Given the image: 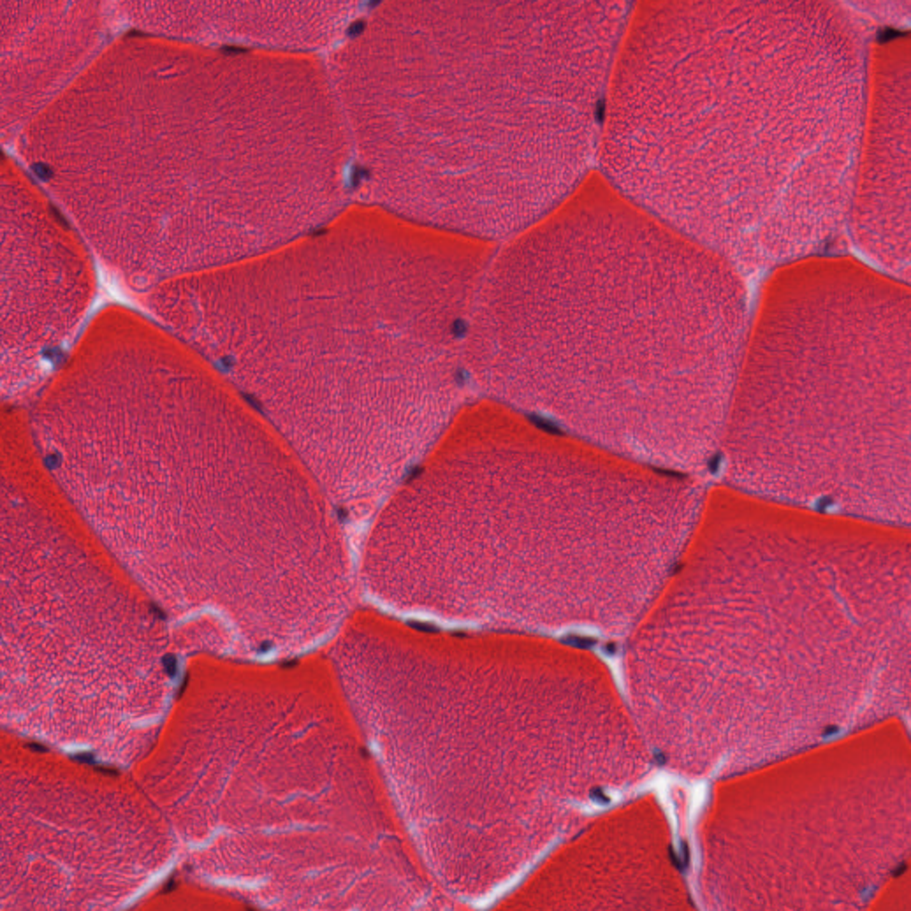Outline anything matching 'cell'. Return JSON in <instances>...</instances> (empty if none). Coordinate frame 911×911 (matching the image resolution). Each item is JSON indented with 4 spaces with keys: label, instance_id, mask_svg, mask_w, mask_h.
Masks as SVG:
<instances>
[{
    "label": "cell",
    "instance_id": "5b68a950",
    "mask_svg": "<svg viewBox=\"0 0 911 911\" xmlns=\"http://www.w3.org/2000/svg\"><path fill=\"white\" fill-rule=\"evenodd\" d=\"M837 83L811 33L686 44L635 94L606 178L673 225L754 205L799 168Z\"/></svg>",
    "mask_w": 911,
    "mask_h": 911
},
{
    "label": "cell",
    "instance_id": "8992f818",
    "mask_svg": "<svg viewBox=\"0 0 911 911\" xmlns=\"http://www.w3.org/2000/svg\"><path fill=\"white\" fill-rule=\"evenodd\" d=\"M208 377L166 369L69 377L48 385L28 412L57 483L157 601L182 584L215 523L230 514Z\"/></svg>",
    "mask_w": 911,
    "mask_h": 911
},
{
    "label": "cell",
    "instance_id": "30bf717a",
    "mask_svg": "<svg viewBox=\"0 0 911 911\" xmlns=\"http://www.w3.org/2000/svg\"><path fill=\"white\" fill-rule=\"evenodd\" d=\"M350 2H207L206 39L304 50L330 44L349 29Z\"/></svg>",
    "mask_w": 911,
    "mask_h": 911
},
{
    "label": "cell",
    "instance_id": "9c48e42d",
    "mask_svg": "<svg viewBox=\"0 0 911 911\" xmlns=\"http://www.w3.org/2000/svg\"><path fill=\"white\" fill-rule=\"evenodd\" d=\"M910 160L859 157L844 224L859 258L897 279L910 280Z\"/></svg>",
    "mask_w": 911,
    "mask_h": 911
},
{
    "label": "cell",
    "instance_id": "7a4b0ae2",
    "mask_svg": "<svg viewBox=\"0 0 911 911\" xmlns=\"http://www.w3.org/2000/svg\"><path fill=\"white\" fill-rule=\"evenodd\" d=\"M729 309L710 254L633 211L567 208L496 257L467 344L522 375L552 423L631 459L672 446L720 379Z\"/></svg>",
    "mask_w": 911,
    "mask_h": 911
},
{
    "label": "cell",
    "instance_id": "52a82bcc",
    "mask_svg": "<svg viewBox=\"0 0 911 911\" xmlns=\"http://www.w3.org/2000/svg\"><path fill=\"white\" fill-rule=\"evenodd\" d=\"M2 710L12 722L80 725L151 715L174 665L164 620L109 571L108 553L60 499L1 518Z\"/></svg>",
    "mask_w": 911,
    "mask_h": 911
},
{
    "label": "cell",
    "instance_id": "8fae6325",
    "mask_svg": "<svg viewBox=\"0 0 911 911\" xmlns=\"http://www.w3.org/2000/svg\"><path fill=\"white\" fill-rule=\"evenodd\" d=\"M860 12L873 14L877 21L890 25H908L910 1H865L853 2Z\"/></svg>",
    "mask_w": 911,
    "mask_h": 911
},
{
    "label": "cell",
    "instance_id": "277c9868",
    "mask_svg": "<svg viewBox=\"0 0 911 911\" xmlns=\"http://www.w3.org/2000/svg\"><path fill=\"white\" fill-rule=\"evenodd\" d=\"M719 456L745 493L910 527L909 286L842 258L768 274Z\"/></svg>",
    "mask_w": 911,
    "mask_h": 911
},
{
    "label": "cell",
    "instance_id": "6da1fadb",
    "mask_svg": "<svg viewBox=\"0 0 911 911\" xmlns=\"http://www.w3.org/2000/svg\"><path fill=\"white\" fill-rule=\"evenodd\" d=\"M607 1H389L340 51L335 86L366 201L495 243L592 171L622 33Z\"/></svg>",
    "mask_w": 911,
    "mask_h": 911
},
{
    "label": "cell",
    "instance_id": "3957f363",
    "mask_svg": "<svg viewBox=\"0 0 911 911\" xmlns=\"http://www.w3.org/2000/svg\"><path fill=\"white\" fill-rule=\"evenodd\" d=\"M692 687L744 725L906 708L910 544L897 528L724 488L695 530Z\"/></svg>",
    "mask_w": 911,
    "mask_h": 911
},
{
    "label": "cell",
    "instance_id": "ba28073f",
    "mask_svg": "<svg viewBox=\"0 0 911 911\" xmlns=\"http://www.w3.org/2000/svg\"><path fill=\"white\" fill-rule=\"evenodd\" d=\"M2 85L7 125L45 104L90 60L101 36H89L97 2H4Z\"/></svg>",
    "mask_w": 911,
    "mask_h": 911
}]
</instances>
